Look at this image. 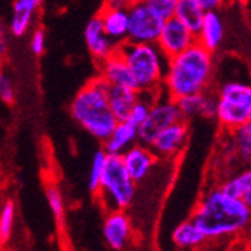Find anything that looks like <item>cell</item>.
Masks as SVG:
<instances>
[{"instance_id": "cell-26", "label": "cell", "mask_w": 251, "mask_h": 251, "mask_svg": "<svg viewBox=\"0 0 251 251\" xmlns=\"http://www.w3.org/2000/svg\"><path fill=\"white\" fill-rule=\"evenodd\" d=\"M14 221H15V204L11 199L5 200L2 212H0V239L2 244H6L12 235L14 229Z\"/></svg>"}, {"instance_id": "cell-36", "label": "cell", "mask_w": 251, "mask_h": 251, "mask_svg": "<svg viewBox=\"0 0 251 251\" xmlns=\"http://www.w3.org/2000/svg\"><path fill=\"white\" fill-rule=\"evenodd\" d=\"M131 2V5H134V3H146L148 0H129Z\"/></svg>"}, {"instance_id": "cell-19", "label": "cell", "mask_w": 251, "mask_h": 251, "mask_svg": "<svg viewBox=\"0 0 251 251\" xmlns=\"http://www.w3.org/2000/svg\"><path fill=\"white\" fill-rule=\"evenodd\" d=\"M172 241L179 250L196 251L206 245L209 239L201 230V227L193 218H190L184 223L177 224V227L173 230Z\"/></svg>"}, {"instance_id": "cell-39", "label": "cell", "mask_w": 251, "mask_h": 251, "mask_svg": "<svg viewBox=\"0 0 251 251\" xmlns=\"http://www.w3.org/2000/svg\"><path fill=\"white\" fill-rule=\"evenodd\" d=\"M230 251H232V250H230Z\"/></svg>"}, {"instance_id": "cell-37", "label": "cell", "mask_w": 251, "mask_h": 251, "mask_svg": "<svg viewBox=\"0 0 251 251\" xmlns=\"http://www.w3.org/2000/svg\"><path fill=\"white\" fill-rule=\"evenodd\" d=\"M248 251H251V241H250V248H248Z\"/></svg>"}, {"instance_id": "cell-1", "label": "cell", "mask_w": 251, "mask_h": 251, "mask_svg": "<svg viewBox=\"0 0 251 251\" xmlns=\"http://www.w3.org/2000/svg\"><path fill=\"white\" fill-rule=\"evenodd\" d=\"M191 218L209 241H235L250 236L251 211L241 197L230 194L221 185L201 196Z\"/></svg>"}, {"instance_id": "cell-17", "label": "cell", "mask_w": 251, "mask_h": 251, "mask_svg": "<svg viewBox=\"0 0 251 251\" xmlns=\"http://www.w3.org/2000/svg\"><path fill=\"white\" fill-rule=\"evenodd\" d=\"M226 36V25L218 11H208L201 23V27L197 32V42L204 49L215 53L220 50Z\"/></svg>"}, {"instance_id": "cell-23", "label": "cell", "mask_w": 251, "mask_h": 251, "mask_svg": "<svg viewBox=\"0 0 251 251\" xmlns=\"http://www.w3.org/2000/svg\"><path fill=\"white\" fill-rule=\"evenodd\" d=\"M107 159H108V153L104 149H100L94 153L92 163H90V170H89V177H87V187L89 191L95 194L98 193L100 187H101V180L104 177V172L107 167Z\"/></svg>"}, {"instance_id": "cell-8", "label": "cell", "mask_w": 251, "mask_h": 251, "mask_svg": "<svg viewBox=\"0 0 251 251\" xmlns=\"http://www.w3.org/2000/svg\"><path fill=\"white\" fill-rule=\"evenodd\" d=\"M129 32L128 41L139 44H156L164 21L159 20L146 3H134L128 9Z\"/></svg>"}, {"instance_id": "cell-22", "label": "cell", "mask_w": 251, "mask_h": 251, "mask_svg": "<svg viewBox=\"0 0 251 251\" xmlns=\"http://www.w3.org/2000/svg\"><path fill=\"white\" fill-rule=\"evenodd\" d=\"M204 15H206V11L201 8L197 0H179L175 14V17L180 23H184L188 29H191L196 33L201 27Z\"/></svg>"}, {"instance_id": "cell-35", "label": "cell", "mask_w": 251, "mask_h": 251, "mask_svg": "<svg viewBox=\"0 0 251 251\" xmlns=\"http://www.w3.org/2000/svg\"><path fill=\"white\" fill-rule=\"evenodd\" d=\"M241 199H242V201L247 204V208L251 211V188H250V190H247V191L242 194V197H241Z\"/></svg>"}, {"instance_id": "cell-34", "label": "cell", "mask_w": 251, "mask_h": 251, "mask_svg": "<svg viewBox=\"0 0 251 251\" xmlns=\"http://www.w3.org/2000/svg\"><path fill=\"white\" fill-rule=\"evenodd\" d=\"M0 51L2 56L6 51V33H5V25H2V30H0Z\"/></svg>"}, {"instance_id": "cell-21", "label": "cell", "mask_w": 251, "mask_h": 251, "mask_svg": "<svg viewBox=\"0 0 251 251\" xmlns=\"http://www.w3.org/2000/svg\"><path fill=\"white\" fill-rule=\"evenodd\" d=\"M139 98H140V90L135 87L110 86V92H108L110 107L119 122L128 121L131 111L135 102L139 101Z\"/></svg>"}, {"instance_id": "cell-15", "label": "cell", "mask_w": 251, "mask_h": 251, "mask_svg": "<svg viewBox=\"0 0 251 251\" xmlns=\"http://www.w3.org/2000/svg\"><path fill=\"white\" fill-rule=\"evenodd\" d=\"M226 151L227 158L233 159L238 166L247 167L251 164V121L238 126L233 131H227Z\"/></svg>"}, {"instance_id": "cell-9", "label": "cell", "mask_w": 251, "mask_h": 251, "mask_svg": "<svg viewBox=\"0 0 251 251\" xmlns=\"http://www.w3.org/2000/svg\"><path fill=\"white\" fill-rule=\"evenodd\" d=\"M194 44H197V33L188 29L176 17L164 21V26L156 41V45L169 59L188 50Z\"/></svg>"}, {"instance_id": "cell-18", "label": "cell", "mask_w": 251, "mask_h": 251, "mask_svg": "<svg viewBox=\"0 0 251 251\" xmlns=\"http://www.w3.org/2000/svg\"><path fill=\"white\" fill-rule=\"evenodd\" d=\"M139 142V126L129 121H122L113 129L108 139L104 142V151L108 155H124L129 148Z\"/></svg>"}, {"instance_id": "cell-32", "label": "cell", "mask_w": 251, "mask_h": 251, "mask_svg": "<svg viewBox=\"0 0 251 251\" xmlns=\"http://www.w3.org/2000/svg\"><path fill=\"white\" fill-rule=\"evenodd\" d=\"M131 2L129 0H105L104 6L107 9H129Z\"/></svg>"}, {"instance_id": "cell-16", "label": "cell", "mask_w": 251, "mask_h": 251, "mask_svg": "<svg viewBox=\"0 0 251 251\" xmlns=\"http://www.w3.org/2000/svg\"><path fill=\"white\" fill-rule=\"evenodd\" d=\"M100 77H102L110 86H125V87H135V78L129 70L126 60L118 51L108 59L100 62Z\"/></svg>"}, {"instance_id": "cell-10", "label": "cell", "mask_w": 251, "mask_h": 251, "mask_svg": "<svg viewBox=\"0 0 251 251\" xmlns=\"http://www.w3.org/2000/svg\"><path fill=\"white\" fill-rule=\"evenodd\" d=\"M84 41L89 53L94 56V59L98 60V63L119 51V45L104 30V25L100 14L95 15L94 18H90L86 25Z\"/></svg>"}, {"instance_id": "cell-5", "label": "cell", "mask_w": 251, "mask_h": 251, "mask_svg": "<svg viewBox=\"0 0 251 251\" xmlns=\"http://www.w3.org/2000/svg\"><path fill=\"white\" fill-rule=\"evenodd\" d=\"M217 121L226 131H233L251 121V83L227 80L217 89Z\"/></svg>"}, {"instance_id": "cell-14", "label": "cell", "mask_w": 251, "mask_h": 251, "mask_svg": "<svg viewBox=\"0 0 251 251\" xmlns=\"http://www.w3.org/2000/svg\"><path fill=\"white\" fill-rule=\"evenodd\" d=\"M177 105L184 121H190L196 118H203V119L217 118V95L212 90L182 98L177 101Z\"/></svg>"}, {"instance_id": "cell-24", "label": "cell", "mask_w": 251, "mask_h": 251, "mask_svg": "<svg viewBox=\"0 0 251 251\" xmlns=\"http://www.w3.org/2000/svg\"><path fill=\"white\" fill-rule=\"evenodd\" d=\"M221 187L236 197H242V194L251 188V164L247 167H242V170L233 173L232 176L226 177Z\"/></svg>"}, {"instance_id": "cell-27", "label": "cell", "mask_w": 251, "mask_h": 251, "mask_svg": "<svg viewBox=\"0 0 251 251\" xmlns=\"http://www.w3.org/2000/svg\"><path fill=\"white\" fill-rule=\"evenodd\" d=\"M179 0H148V8L163 21H167L175 17Z\"/></svg>"}, {"instance_id": "cell-3", "label": "cell", "mask_w": 251, "mask_h": 251, "mask_svg": "<svg viewBox=\"0 0 251 251\" xmlns=\"http://www.w3.org/2000/svg\"><path fill=\"white\" fill-rule=\"evenodd\" d=\"M108 92L110 84L98 75L78 90L70 107L73 119L102 143L119 124L110 107Z\"/></svg>"}, {"instance_id": "cell-29", "label": "cell", "mask_w": 251, "mask_h": 251, "mask_svg": "<svg viewBox=\"0 0 251 251\" xmlns=\"http://www.w3.org/2000/svg\"><path fill=\"white\" fill-rule=\"evenodd\" d=\"M0 100L5 104H12L15 100V87L12 78L5 73L0 75Z\"/></svg>"}, {"instance_id": "cell-28", "label": "cell", "mask_w": 251, "mask_h": 251, "mask_svg": "<svg viewBox=\"0 0 251 251\" xmlns=\"http://www.w3.org/2000/svg\"><path fill=\"white\" fill-rule=\"evenodd\" d=\"M47 201L50 204V209L56 218V221L62 223L63 221V217H65V203H63V197H62V193L59 190L57 185H49L47 190Z\"/></svg>"}, {"instance_id": "cell-12", "label": "cell", "mask_w": 251, "mask_h": 251, "mask_svg": "<svg viewBox=\"0 0 251 251\" xmlns=\"http://www.w3.org/2000/svg\"><path fill=\"white\" fill-rule=\"evenodd\" d=\"M102 235L113 250H124L132 235V224L125 211H108L102 223Z\"/></svg>"}, {"instance_id": "cell-20", "label": "cell", "mask_w": 251, "mask_h": 251, "mask_svg": "<svg viewBox=\"0 0 251 251\" xmlns=\"http://www.w3.org/2000/svg\"><path fill=\"white\" fill-rule=\"evenodd\" d=\"M100 17L102 20L104 30L107 35L115 41L119 47L128 41L129 32V14L128 9H107L102 8L100 11Z\"/></svg>"}, {"instance_id": "cell-13", "label": "cell", "mask_w": 251, "mask_h": 251, "mask_svg": "<svg viewBox=\"0 0 251 251\" xmlns=\"http://www.w3.org/2000/svg\"><path fill=\"white\" fill-rule=\"evenodd\" d=\"M158 158L159 156L152 151L151 146H146L142 143L139 145L135 143L122 155L125 167L128 173L131 175V177L135 180V184H140V182H143L151 175V172L153 170L158 161Z\"/></svg>"}, {"instance_id": "cell-4", "label": "cell", "mask_w": 251, "mask_h": 251, "mask_svg": "<svg viewBox=\"0 0 251 251\" xmlns=\"http://www.w3.org/2000/svg\"><path fill=\"white\" fill-rule=\"evenodd\" d=\"M119 53L126 60L140 92H158L163 90L169 57L156 44L124 42Z\"/></svg>"}, {"instance_id": "cell-2", "label": "cell", "mask_w": 251, "mask_h": 251, "mask_svg": "<svg viewBox=\"0 0 251 251\" xmlns=\"http://www.w3.org/2000/svg\"><path fill=\"white\" fill-rule=\"evenodd\" d=\"M215 53L194 44L188 50L169 59L163 92L179 101L185 97L209 92L215 75Z\"/></svg>"}, {"instance_id": "cell-11", "label": "cell", "mask_w": 251, "mask_h": 251, "mask_svg": "<svg viewBox=\"0 0 251 251\" xmlns=\"http://www.w3.org/2000/svg\"><path fill=\"white\" fill-rule=\"evenodd\" d=\"M188 134L187 121H179L159 132L151 148L159 158L177 156L187 146Z\"/></svg>"}, {"instance_id": "cell-30", "label": "cell", "mask_w": 251, "mask_h": 251, "mask_svg": "<svg viewBox=\"0 0 251 251\" xmlns=\"http://www.w3.org/2000/svg\"><path fill=\"white\" fill-rule=\"evenodd\" d=\"M45 45H47V39H45V33L42 29H36L30 38V50L35 56H41L45 51Z\"/></svg>"}, {"instance_id": "cell-33", "label": "cell", "mask_w": 251, "mask_h": 251, "mask_svg": "<svg viewBox=\"0 0 251 251\" xmlns=\"http://www.w3.org/2000/svg\"><path fill=\"white\" fill-rule=\"evenodd\" d=\"M197 2L208 12V11H218L226 3V0H197Z\"/></svg>"}, {"instance_id": "cell-25", "label": "cell", "mask_w": 251, "mask_h": 251, "mask_svg": "<svg viewBox=\"0 0 251 251\" xmlns=\"http://www.w3.org/2000/svg\"><path fill=\"white\" fill-rule=\"evenodd\" d=\"M35 14L29 12V11H23V9H15L12 8V14L9 18V25H8V30L12 36H23L25 35L30 26H32V21H33Z\"/></svg>"}, {"instance_id": "cell-38", "label": "cell", "mask_w": 251, "mask_h": 251, "mask_svg": "<svg viewBox=\"0 0 251 251\" xmlns=\"http://www.w3.org/2000/svg\"><path fill=\"white\" fill-rule=\"evenodd\" d=\"M250 238H251V227H250Z\"/></svg>"}, {"instance_id": "cell-6", "label": "cell", "mask_w": 251, "mask_h": 251, "mask_svg": "<svg viewBox=\"0 0 251 251\" xmlns=\"http://www.w3.org/2000/svg\"><path fill=\"white\" fill-rule=\"evenodd\" d=\"M135 180L128 173L121 155H108L107 167L97 199L108 211H125L135 196Z\"/></svg>"}, {"instance_id": "cell-7", "label": "cell", "mask_w": 251, "mask_h": 251, "mask_svg": "<svg viewBox=\"0 0 251 251\" xmlns=\"http://www.w3.org/2000/svg\"><path fill=\"white\" fill-rule=\"evenodd\" d=\"M179 121L184 119H182L177 101L161 92L153 102L148 119L139 128V142L142 145L152 146L153 140L159 132Z\"/></svg>"}, {"instance_id": "cell-31", "label": "cell", "mask_w": 251, "mask_h": 251, "mask_svg": "<svg viewBox=\"0 0 251 251\" xmlns=\"http://www.w3.org/2000/svg\"><path fill=\"white\" fill-rule=\"evenodd\" d=\"M44 0H14L12 2V8L15 9H23V11H29V12H36Z\"/></svg>"}]
</instances>
